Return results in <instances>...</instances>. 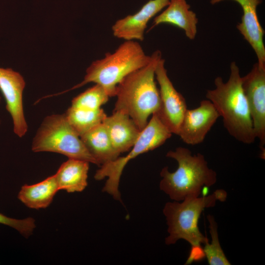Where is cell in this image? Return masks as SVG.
Here are the masks:
<instances>
[{
	"mask_svg": "<svg viewBox=\"0 0 265 265\" xmlns=\"http://www.w3.org/2000/svg\"><path fill=\"white\" fill-rule=\"evenodd\" d=\"M214 83V88L208 90L206 97L222 118L224 128L238 141L253 143L256 137L252 121L236 62L231 63L228 80L224 82L221 77H217Z\"/></svg>",
	"mask_w": 265,
	"mask_h": 265,
	"instance_id": "obj_1",
	"label": "cell"
},
{
	"mask_svg": "<svg viewBox=\"0 0 265 265\" xmlns=\"http://www.w3.org/2000/svg\"><path fill=\"white\" fill-rule=\"evenodd\" d=\"M151 55L149 63L126 76L116 88L117 100L113 111L128 115L141 131L147 125L149 117L158 111L160 105L159 89L155 78L161 53L157 50Z\"/></svg>",
	"mask_w": 265,
	"mask_h": 265,
	"instance_id": "obj_2",
	"label": "cell"
},
{
	"mask_svg": "<svg viewBox=\"0 0 265 265\" xmlns=\"http://www.w3.org/2000/svg\"><path fill=\"white\" fill-rule=\"evenodd\" d=\"M166 156L174 159L178 164L174 172H170L166 166L160 173L162 179L159 188L171 200L180 202L199 197L203 186L210 187L216 182V172L208 166L202 154L192 155L188 149L179 147L168 151Z\"/></svg>",
	"mask_w": 265,
	"mask_h": 265,
	"instance_id": "obj_3",
	"label": "cell"
},
{
	"mask_svg": "<svg viewBox=\"0 0 265 265\" xmlns=\"http://www.w3.org/2000/svg\"><path fill=\"white\" fill-rule=\"evenodd\" d=\"M151 58L152 55L145 53L138 42L125 40L113 53H107L104 58L92 62L86 69L81 82L53 96L94 82L102 85L110 97H114L116 86L120 81L131 73L146 65Z\"/></svg>",
	"mask_w": 265,
	"mask_h": 265,
	"instance_id": "obj_4",
	"label": "cell"
},
{
	"mask_svg": "<svg viewBox=\"0 0 265 265\" xmlns=\"http://www.w3.org/2000/svg\"><path fill=\"white\" fill-rule=\"evenodd\" d=\"M227 196L225 190L219 189L206 196L167 202L163 209L168 233L165 244H174L181 239L187 241L191 246H201L209 242L199 229V218L205 208L214 207L217 201H225Z\"/></svg>",
	"mask_w": 265,
	"mask_h": 265,
	"instance_id": "obj_5",
	"label": "cell"
},
{
	"mask_svg": "<svg viewBox=\"0 0 265 265\" xmlns=\"http://www.w3.org/2000/svg\"><path fill=\"white\" fill-rule=\"evenodd\" d=\"M31 150L35 153H58L68 159L83 160L98 165L64 113L44 118L33 138Z\"/></svg>",
	"mask_w": 265,
	"mask_h": 265,
	"instance_id": "obj_6",
	"label": "cell"
},
{
	"mask_svg": "<svg viewBox=\"0 0 265 265\" xmlns=\"http://www.w3.org/2000/svg\"><path fill=\"white\" fill-rule=\"evenodd\" d=\"M172 133L162 123L156 113L148 121L129 152L125 157H118L115 159L101 165L94 175L97 181L107 178L102 191L107 193L113 198L121 202L119 190L120 178L128 162L139 155L155 149L169 139Z\"/></svg>",
	"mask_w": 265,
	"mask_h": 265,
	"instance_id": "obj_7",
	"label": "cell"
},
{
	"mask_svg": "<svg viewBox=\"0 0 265 265\" xmlns=\"http://www.w3.org/2000/svg\"><path fill=\"white\" fill-rule=\"evenodd\" d=\"M241 85L249 106L256 138L259 141L260 157L265 155V67L257 62L241 77Z\"/></svg>",
	"mask_w": 265,
	"mask_h": 265,
	"instance_id": "obj_8",
	"label": "cell"
},
{
	"mask_svg": "<svg viewBox=\"0 0 265 265\" xmlns=\"http://www.w3.org/2000/svg\"><path fill=\"white\" fill-rule=\"evenodd\" d=\"M155 77L159 86L160 105L158 111L155 113L172 133L178 135L187 109L186 101L169 78L165 67V60L162 57L157 64Z\"/></svg>",
	"mask_w": 265,
	"mask_h": 265,
	"instance_id": "obj_9",
	"label": "cell"
},
{
	"mask_svg": "<svg viewBox=\"0 0 265 265\" xmlns=\"http://www.w3.org/2000/svg\"><path fill=\"white\" fill-rule=\"evenodd\" d=\"M25 86V81L19 73L11 68L0 67V90L12 118L14 133L19 137H23L28 130L23 100Z\"/></svg>",
	"mask_w": 265,
	"mask_h": 265,
	"instance_id": "obj_10",
	"label": "cell"
},
{
	"mask_svg": "<svg viewBox=\"0 0 265 265\" xmlns=\"http://www.w3.org/2000/svg\"><path fill=\"white\" fill-rule=\"evenodd\" d=\"M219 117L210 101L202 100L197 107L186 110L178 135L188 145L201 143Z\"/></svg>",
	"mask_w": 265,
	"mask_h": 265,
	"instance_id": "obj_11",
	"label": "cell"
},
{
	"mask_svg": "<svg viewBox=\"0 0 265 265\" xmlns=\"http://www.w3.org/2000/svg\"><path fill=\"white\" fill-rule=\"evenodd\" d=\"M170 0H149L135 13L118 20L112 26L113 35L125 40L142 41L148 22L165 8Z\"/></svg>",
	"mask_w": 265,
	"mask_h": 265,
	"instance_id": "obj_12",
	"label": "cell"
},
{
	"mask_svg": "<svg viewBox=\"0 0 265 265\" xmlns=\"http://www.w3.org/2000/svg\"><path fill=\"white\" fill-rule=\"evenodd\" d=\"M226 0H211L215 4ZM238 3L242 8L241 21L237 28L253 49L258 59L257 63L265 67V47L264 43V30L259 22L257 8L262 0H231Z\"/></svg>",
	"mask_w": 265,
	"mask_h": 265,
	"instance_id": "obj_13",
	"label": "cell"
},
{
	"mask_svg": "<svg viewBox=\"0 0 265 265\" xmlns=\"http://www.w3.org/2000/svg\"><path fill=\"white\" fill-rule=\"evenodd\" d=\"M103 123L114 149L120 155L132 148L142 131L128 115L119 111H113Z\"/></svg>",
	"mask_w": 265,
	"mask_h": 265,
	"instance_id": "obj_14",
	"label": "cell"
},
{
	"mask_svg": "<svg viewBox=\"0 0 265 265\" xmlns=\"http://www.w3.org/2000/svg\"><path fill=\"white\" fill-rule=\"evenodd\" d=\"M165 8L155 17L150 30L160 24H168L183 30L189 39H194L197 32L198 20L186 0H170Z\"/></svg>",
	"mask_w": 265,
	"mask_h": 265,
	"instance_id": "obj_15",
	"label": "cell"
},
{
	"mask_svg": "<svg viewBox=\"0 0 265 265\" xmlns=\"http://www.w3.org/2000/svg\"><path fill=\"white\" fill-rule=\"evenodd\" d=\"M89 162L68 159L60 166L55 174L58 190L68 193L81 192L88 185Z\"/></svg>",
	"mask_w": 265,
	"mask_h": 265,
	"instance_id": "obj_16",
	"label": "cell"
},
{
	"mask_svg": "<svg viewBox=\"0 0 265 265\" xmlns=\"http://www.w3.org/2000/svg\"><path fill=\"white\" fill-rule=\"evenodd\" d=\"M58 191L54 174L38 183L23 185L18 193V198L30 209H46L52 203Z\"/></svg>",
	"mask_w": 265,
	"mask_h": 265,
	"instance_id": "obj_17",
	"label": "cell"
},
{
	"mask_svg": "<svg viewBox=\"0 0 265 265\" xmlns=\"http://www.w3.org/2000/svg\"><path fill=\"white\" fill-rule=\"evenodd\" d=\"M80 137L99 166L119 157L120 154L114 149L103 122Z\"/></svg>",
	"mask_w": 265,
	"mask_h": 265,
	"instance_id": "obj_18",
	"label": "cell"
},
{
	"mask_svg": "<svg viewBox=\"0 0 265 265\" xmlns=\"http://www.w3.org/2000/svg\"><path fill=\"white\" fill-rule=\"evenodd\" d=\"M64 114L70 125L80 136L102 123L107 116L102 108L89 110L70 106Z\"/></svg>",
	"mask_w": 265,
	"mask_h": 265,
	"instance_id": "obj_19",
	"label": "cell"
},
{
	"mask_svg": "<svg viewBox=\"0 0 265 265\" xmlns=\"http://www.w3.org/2000/svg\"><path fill=\"white\" fill-rule=\"evenodd\" d=\"M109 96L101 85L96 84L73 99L71 106L89 110L101 108L108 100Z\"/></svg>",
	"mask_w": 265,
	"mask_h": 265,
	"instance_id": "obj_20",
	"label": "cell"
},
{
	"mask_svg": "<svg viewBox=\"0 0 265 265\" xmlns=\"http://www.w3.org/2000/svg\"><path fill=\"white\" fill-rule=\"evenodd\" d=\"M212 242L205 244L203 249L210 265H230L223 251L218 238L217 224L212 215H207Z\"/></svg>",
	"mask_w": 265,
	"mask_h": 265,
	"instance_id": "obj_21",
	"label": "cell"
},
{
	"mask_svg": "<svg viewBox=\"0 0 265 265\" xmlns=\"http://www.w3.org/2000/svg\"><path fill=\"white\" fill-rule=\"evenodd\" d=\"M0 224L10 227L26 238L32 234L35 227V220L31 217L15 219L0 213Z\"/></svg>",
	"mask_w": 265,
	"mask_h": 265,
	"instance_id": "obj_22",
	"label": "cell"
},
{
	"mask_svg": "<svg viewBox=\"0 0 265 265\" xmlns=\"http://www.w3.org/2000/svg\"><path fill=\"white\" fill-rule=\"evenodd\" d=\"M205 257V255L201 246H192L189 256L185 265H189L193 261L201 260Z\"/></svg>",
	"mask_w": 265,
	"mask_h": 265,
	"instance_id": "obj_23",
	"label": "cell"
},
{
	"mask_svg": "<svg viewBox=\"0 0 265 265\" xmlns=\"http://www.w3.org/2000/svg\"><path fill=\"white\" fill-rule=\"evenodd\" d=\"M209 187L207 186H204L202 187L201 194H202V196H207V194L209 192Z\"/></svg>",
	"mask_w": 265,
	"mask_h": 265,
	"instance_id": "obj_24",
	"label": "cell"
},
{
	"mask_svg": "<svg viewBox=\"0 0 265 265\" xmlns=\"http://www.w3.org/2000/svg\"><path fill=\"white\" fill-rule=\"evenodd\" d=\"M0 102H1V97L0 96Z\"/></svg>",
	"mask_w": 265,
	"mask_h": 265,
	"instance_id": "obj_25",
	"label": "cell"
}]
</instances>
